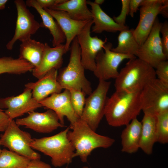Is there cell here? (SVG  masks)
Masks as SVG:
<instances>
[{
    "mask_svg": "<svg viewBox=\"0 0 168 168\" xmlns=\"http://www.w3.org/2000/svg\"><path fill=\"white\" fill-rule=\"evenodd\" d=\"M2 150H1V149L0 148V154L1 153V152H2Z\"/></svg>",
    "mask_w": 168,
    "mask_h": 168,
    "instance_id": "cell-41",
    "label": "cell"
},
{
    "mask_svg": "<svg viewBox=\"0 0 168 168\" xmlns=\"http://www.w3.org/2000/svg\"><path fill=\"white\" fill-rule=\"evenodd\" d=\"M104 1V0H95L94 2L100 6V5L102 4Z\"/></svg>",
    "mask_w": 168,
    "mask_h": 168,
    "instance_id": "cell-39",
    "label": "cell"
},
{
    "mask_svg": "<svg viewBox=\"0 0 168 168\" xmlns=\"http://www.w3.org/2000/svg\"><path fill=\"white\" fill-rule=\"evenodd\" d=\"M111 82L99 80L96 89L86 99L85 105L80 118L96 132L104 116L105 109L108 92Z\"/></svg>",
    "mask_w": 168,
    "mask_h": 168,
    "instance_id": "cell-7",
    "label": "cell"
},
{
    "mask_svg": "<svg viewBox=\"0 0 168 168\" xmlns=\"http://www.w3.org/2000/svg\"><path fill=\"white\" fill-rule=\"evenodd\" d=\"M7 1V0H0V10L5 8V5Z\"/></svg>",
    "mask_w": 168,
    "mask_h": 168,
    "instance_id": "cell-38",
    "label": "cell"
},
{
    "mask_svg": "<svg viewBox=\"0 0 168 168\" xmlns=\"http://www.w3.org/2000/svg\"><path fill=\"white\" fill-rule=\"evenodd\" d=\"M57 70L53 69L35 82L25 85L26 88L31 90L33 98L38 102L55 93L61 92L63 89L57 81Z\"/></svg>",
    "mask_w": 168,
    "mask_h": 168,
    "instance_id": "cell-17",
    "label": "cell"
},
{
    "mask_svg": "<svg viewBox=\"0 0 168 168\" xmlns=\"http://www.w3.org/2000/svg\"><path fill=\"white\" fill-rule=\"evenodd\" d=\"M44 9L55 19L64 34L66 37L65 51L66 53L69 50L70 44L73 39L90 20L76 21L71 18L64 11L48 8Z\"/></svg>",
    "mask_w": 168,
    "mask_h": 168,
    "instance_id": "cell-19",
    "label": "cell"
},
{
    "mask_svg": "<svg viewBox=\"0 0 168 168\" xmlns=\"http://www.w3.org/2000/svg\"><path fill=\"white\" fill-rule=\"evenodd\" d=\"M4 132L0 138L1 145L30 160L40 159V155L30 146L33 139L30 134L21 130L13 119H10Z\"/></svg>",
    "mask_w": 168,
    "mask_h": 168,
    "instance_id": "cell-8",
    "label": "cell"
},
{
    "mask_svg": "<svg viewBox=\"0 0 168 168\" xmlns=\"http://www.w3.org/2000/svg\"><path fill=\"white\" fill-rule=\"evenodd\" d=\"M141 131V123L137 118L126 125L121 135L122 152L132 154L138 151L139 149Z\"/></svg>",
    "mask_w": 168,
    "mask_h": 168,
    "instance_id": "cell-22",
    "label": "cell"
},
{
    "mask_svg": "<svg viewBox=\"0 0 168 168\" xmlns=\"http://www.w3.org/2000/svg\"><path fill=\"white\" fill-rule=\"evenodd\" d=\"M86 0H66L49 9L66 12L72 19L78 21L92 20V14Z\"/></svg>",
    "mask_w": 168,
    "mask_h": 168,
    "instance_id": "cell-24",
    "label": "cell"
},
{
    "mask_svg": "<svg viewBox=\"0 0 168 168\" xmlns=\"http://www.w3.org/2000/svg\"><path fill=\"white\" fill-rule=\"evenodd\" d=\"M162 24L157 17L149 34L140 46L136 56L154 68L160 62L167 59L163 52L160 35Z\"/></svg>",
    "mask_w": 168,
    "mask_h": 168,
    "instance_id": "cell-13",
    "label": "cell"
},
{
    "mask_svg": "<svg viewBox=\"0 0 168 168\" xmlns=\"http://www.w3.org/2000/svg\"><path fill=\"white\" fill-rule=\"evenodd\" d=\"M140 92L115 91L107 98L104 116L109 125L126 126L137 118L142 110Z\"/></svg>",
    "mask_w": 168,
    "mask_h": 168,
    "instance_id": "cell-1",
    "label": "cell"
},
{
    "mask_svg": "<svg viewBox=\"0 0 168 168\" xmlns=\"http://www.w3.org/2000/svg\"><path fill=\"white\" fill-rule=\"evenodd\" d=\"M82 168H89L87 166H84L83 167H82Z\"/></svg>",
    "mask_w": 168,
    "mask_h": 168,
    "instance_id": "cell-40",
    "label": "cell"
},
{
    "mask_svg": "<svg viewBox=\"0 0 168 168\" xmlns=\"http://www.w3.org/2000/svg\"><path fill=\"white\" fill-rule=\"evenodd\" d=\"M142 0H130L129 3V14L132 17L134 16V13L138 9V7Z\"/></svg>",
    "mask_w": 168,
    "mask_h": 168,
    "instance_id": "cell-37",
    "label": "cell"
},
{
    "mask_svg": "<svg viewBox=\"0 0 168 168\" xmlns=\"http://www.w3.org/2000/svg\"><path fill=\"white\" fill-rule=\"evenodd\" d=\"M65 54L64 44H62L52 48L48 43H45L41 62L32 70L33 76L39 79L51 70L60 69L63 63V56Z\"/></svg>",
    "mask_w": 168,
    "mask_h": 168,
    "instance_id": "cell-18",
    "label": "cell"
},
{
    "mask_svg": "<svg viewBox=\"0 0 168 168\" xmlns=\"http://www.w3.org/2000/svg\"><path fill=\"white\" fill-rule=\"evenodd\" d=\"M155 70L157 79L163 84L168 87V61H163L156 66Z\"/></svg>",
    "mask_w": 168,
    "mask_h": 168,
    "instance_id": "cell-31",
    "label": "cell"
},
{
    "mask_svg": "<svg viewBox=\"0 0 168 168\" xmlns=\"http://www.w3.org/2000/svg\"><path fill=\"white\" fill-rule=\"evenodd\" d=\"M42 107L54 111L57 115L60 123L64 125V118L66 117L72 124L80 118L72 107L69 91L64 89L62 92L53 94L39 102Z\"/></svg>",
    "mask_w": 168,
    "mask_h": 168,
    "instance_id": "cell-16",
    "label": "cell"
},
{
    "mask_svg": "<svg viewBox=\"0 0 168 168\" xmlns=\"http://www.w3.org/2000/svg\"><path fill=\"white\" fill-rule=\"evenodd\" d=\"M44 48V44L30 38L21 42L18 58L37 67L41 62Z\"/></svg>",
    "mask_w": 168,
    "mask_h": 168,
    "instance_id": "cell-25",
    "label": "cell"
},
{
    "mask_svg": "<svg viewBox=\"0 0 168 168\" xmlns=\"http://www.w3.org/2000/svg\"><path fill=\"white\" fill-rule=\"evenodd\" d=\"M162 34L161 41L163 53L168 58V23L166 21L162 23L160 30Z\"/></svg>",
    "mask_w": 168,
    "mask_h": 168,
    "instance_id": "cell-33",
    "label": "cell"
},
{
    "mask_svg": "<svg viewBox=\"0 0 168 168\" xmlns=\"http://www.w3.org/2000/svg\"><path fill=\"white\" fill-rule=\"evenodd\" d=\"M25 2L27 6L34 8L40 14L42 21L40 26L50 31L53 37L52 43L54 47L66 41L65 35L58 24L50 14L39 6L36 0H27Z\"/></svg>",
    "mask_w": 168,
    "mask_h": 168,
    "instance_id": "cell-21",
    "label": "cell"
},
{
    "mask_svg": "<svg viewBox=\"0 0 168 168\" xmlns=\"http://www.w3.org/2000/svg\"><path fill=\"white\" fill-rule=\"evenodd\" d=\"M140 99L143 113L156 115L168 110V87L156 78L149 82L141 91Z\"/></svg>",
    "mask_w": 168,
    "mask_h": 168,
    "instance_id": "cell-9",
    "label": "cell"
},
{
    "mask_svg": "<svg viewBox=\"0 0 168 168\" xmlns=\"http://www.w3.org/2000/svg\"><path fill=\"white\" fill-rule=\"evenodd\" d=\"M156 142H168V110L156 115Z\"/></svg>",
    "mask_w": 168,
    "mask_h": 168,
    "instance_id": "cell-29",
    "label": "cell"
},
{
    "mask_svg": "<svg viewBox=\"0 0 168 168\" xmlns=\"http://www.w3.org/2000/svg\"><path fill=\"white\" fill-rule=\"evenodd\" d=\"M141 123L142 131L139 148L146 154L150 155L152 153L153 146L156 142V115L144 112Z\"/></svg>",
    "mask_w": 168,
    "mask_h": 168,
    "instance_id": "cell-23",
    "label": "cell"
},
{
    "mask_svg": "<svg viewBox=\"0 0 168 168\" xmlns=\"http://www.w3.org/2000/svg\"><path fill=\"white\" fill-rule=\"evenodd\" d=\"M69 90L72 107L76 114L80 118L85 105L86 95L80 90L72 89Z\"/></svg>",
    "mask_w": 168,
    "mask_h": 168,
    "instance_id": "cell-30",
    "label": "cell"
},
{
    "mask_svg": "<svg viewBox=\"0 0 168 168\" xmlns=\"http://www.w3.org/2000/svg\"><path fill=\"white\" fill-rule=\"evenodd\" d=\"M86 1L87 4L91 7V11L94 24L92 27L91 32L97 34H100L104 31L114 33L129 29L125 25L122 26L117 23L113 18L102 10L99 5L90 0Z\"/></svg>",
    "mask_w": 168,
    "mask_h": 168,
    "instance_id": "cell-20",
    "label": "cell"
},
{
    "mask_svg": "<svg viewBox=\"0 0 168 168\" xmlns=\"http://www.w3.org/2000/svg\"><path fill=\"white\" fill-rule=\"evenodd\" d=\"M26 117L16 120L18 126H23L40 133H49L59 127L65 125L61 124L57 114L53 110L49 109L42 113L33 111L28 113Z\"/></svg>",
    "mask_w": 168,
    "mask_h": 168,
    "instance_id": "cell-15",
    "label": "cell"
},
{
    "mask_svg": "<svg viewBox=\"0 0 168 168\" xmlns=\"http://www.w3.org/2000/svg\"><path fill=\"white\" fill-rule=\"evenodd\" d=\"M93 24L92 20L89 21L77 37L81 49V62L85 69L93 72L96 68L95 58L98 53L103 49L107 42L97 36L91 37V29Z\"/></svg>",
    "mask_w": 168,
    "mask_h": 168,
    "instance_id": "cell-11",
    "label": "cell"
},
{
    "mask_svg": "<svg viewBox=\"0 0 168 168\" xmlns=\"http://www.w3.org/2000/svg\"><path fill=\"white\" fill-rule=\"evenodd\" d=\"M26 168H52L49 164L40 160V159L31 160Z\"/></svg>",
    "mask_w": 168,
    "mask_h": 168,
    "instance_id": "cell-35",
    "label": "cell"
},
{
    "mask_svg": "<svg viewBox=\"0 0 168 168\" xmlns=\"http://www.w3.org/2000/svg\"><path fill=\"white\" fill-rule=\"evenodd\" d=\"M67 133V137L75 149L74 157L79 156L83 162L94 149L107 148L115 142L114 139L96 133L80 118L72 124Z\"/></svg>",
    "mask_w": 168,
    "mask_h": 168,
    "instance_id": "cell-2",
    "label": "cell"
},
{
    "mask_svg": "<svg viewBox=\"0 0 168 168\" xmlns=\"http://www.w3.org/2000/svg\"><path fill=\"white\" fill-rule=\"evenodd\" d=\"M66 0H36L39 6L42 8H49L59 3H62Z\"/></svg>",
    "mask_w": 168,
    "mask_h": 168,
    "instance_id": "cell-34",
    "label": "cell"
},
{
    "mask_svg": "<svg viewBox=\"0 0 168 168\" xmlns=\"http://www.w3.org/2000/svg\"><path fill=\"white\" fill-rule=\"evenodd\" d=\"M69 127L52 136L33 139L30 146L51 158L55 167L71 163L74 158L75 149L68 140L67 133Z\"/></svg>",
    "mask_w": 168,
    "mask_h": 168,
    "instance_id": "cell-4",
    "label": "cell"
},
{
    "mask_svg": "<svg viewBox=\"0 0 168 168\" xmlns=\"http://www.w3.org/2000/svg\"><path fill=\"white\" fill-rule=\"evenodd\" d=\"M30 160L3 149L0 154V168H26Z\"/></svg>",
    "mask_w": 168,
    "mask_h": 168,
    "instance_id": "cell-28",
    "label": "cell"
},
{
    "mask_svg": "<svg viewBox=\"0 0 168 168\" xmlns=\"http://www.w3.org/2000/svg\"><path fill=\"white\" fill-rule=\"evenodd\" d=\"M112 44L107 42L103 49L97 54L95 58L96 68L93 72L99 80L106 81L111 78L115 79L118 76V68L121 63L126 59L136 58L134 55L124 54L111 50Z\"/></svg>",
    "mask_w": 168,
    "mask_h": 168,
    "instance_id": "cell-10",
    "label": "cell"
},
{
    "mask_svg": "<svg viewBox=\"0 0 168 168\" xmlns=\"http://www.w3.org/2000/svg\"><path fill=\"white\" fill-rule=\"evenodd\" d=\"M14 3L17 12V18L14 34L6 45L7 49L12 50L18 40L21 42L31 38L41 27L34 16L27 8L26 2L22 0H15Z\"/></svg>",
    "mask_w": 168,
    "mask_h": 168,
    "instance_id": "cell-12",
    "label": "cell"
},
{
    "mask_svg": "<svg viewBox=\"0 0 168 168\" xmlns=\"http://www.w3.org/2000/svg\"><path fill=\"white\" fill-rule=\"evenodd\" d=\"M42 107L41 104L33 98L31 90L26 88L18 96L0 98V108L6 109L4 112L12 119Z\"/></svg>",
    "mask_w": 168,
    "mask_h": 168,
    "instance_id": "cell-14",
    "label": "cell"
},
{
    "mask_svg": "<svg viewBox=\"0 0 168 168\" xmlns=\"http://www.w3.org/2000/svg\"><path fill=\"white\" fill-rule=\"evenodd\" d=\"M121 2L122 8L120 13L117 16H113V19L118 24L125 26L126 17L129 13L130 0H121Z\"/></svg>",
    "mask_w": 168,
    "mask_h": 168,
    "instance_id": "cell-32",
    "label": "cell"
},
{
    "mask_svg": "<svg viewBox=\"0 0 168 168\" xmlns=\"http://www.w3.org/2000/svg\"><path fill=\"white\" fill-rule=\"evenodd\" d=\"M156 78L154 68L135 58L129 59L115 79L117 91H141L149 82Z\"/></svg>",
    "mask_w": 168,
    "mask_h": 168,
    "instance_id": "cell-3",
    "label": "cell"
},
{
    "mask_svg": "<svg viewBox=\"0 0 168 168\" xmlns=\"http://www.w3.org/2000/svg\"><path fill=\"white\" fill-rule=\"evenodd\" d=\"M70 54L67 66L61 69L57 80L63 89L80 90L86 95L92 92L91 84L86 78L81 62V49L77 36L70 47Z\"/></svg>",
    "mask_w": 168,
    "mask_h": 168,
    "instance_id": "cell-5",
    "label": "cell"
},
{
    "mask_svg": "<svg viewBox=\"0 0 168 168\" xmlns=\"http://www.w3.org/2000/svg\"><path fill=\"white\" fill-rule=\"evenodd\" d=\"M140 18L133 31L134 36L140 46L149 34L158 15L168 16L167 0H142L140 3Z\"/></svg>",
    "mask_w": 168,
    "mask_h": 168,
    "instance_id": "cell-6",
    "label": "cell"
},
{
    "mask_svg": "<svg viewBox=\"0 0 168 168\" xmlns=\"http://www.w3.org/2000/svg\"><path fill=\"white\" fill-rule=\"evenodd\" d=\"M34 67L27 61L11 57L0 58V74H21L32 72Z\"/></svg>",
    "mask_w": 168,
    "mask_h": 168,
    "instance_id": "cell-26",
    "label": "cell"
},
{
    "mask_svg": "<svg viewBox=\"0 0 168 168\" xmlns=\"http://www.w3.org/2000/svg\"><path fill=\"white\" fill-rule=\"evenodd\" d=\"M133 29H129L120 32L118 36V45L111 50L120 54L136 56L140 45L133 34Z\"/></svg>",
    "mask_w": 168,
    "mask_h": 168,
    "instance_id": "cell-27",
    "label": "cell"
},
{
    "mask_svg": "<svg viewBox=\"0 0 168 168\" xmlns=\"http://www.w3.org/2000/svg\"><path fill=\"white\" fill-rule=\"evenodd\" d=\"M10 119L0 108V132H4L8 126Z\"/></svg>",
    "mask_w": 168,
    "mask_h": 168,
    "instance_id": "cell-36",
    "label": "cell"
}]
</instances>
